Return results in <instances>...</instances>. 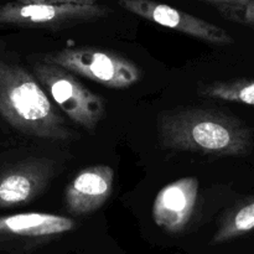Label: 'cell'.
I'll list each match as a JSON object with an SVG mask.
<instances>
[{
  "instance_id": "cell-10",
  "label": "cell",
  "mask_w": 254,
  "mask_h": 254,
  "mask_svg": "<svg viewBox=\"0 0 254 254\" xmlns=\"http://www.w3.org/2000/svg\"><path fill=\"white\" fill-rule=\"evenodd\" d=\"M74 221L61 215L25 212L0 216V246L15 242L45 241L71 232Z\"/></svg>"
},
{
  "instance_id": "cell-4",
  "label": "cell",
  "mask_w": 254,
  "mask_h": 254,
  "mask_svg": "<svg viewBox=\"0 0 254 254\" xmlns=\"http://www.w3.org/2000/svg\"><path fill=\"white\" fill-rule=\"evenodd\" d=\"M42 60L113 89L129 88L141 78L140 68L130 60L94 47H66Z\"/></svg>"
},
{
  "instance_id": "cell-6",
  "label": "cell",
  "mask_w": 254,
  "mask_h": 254,
  "mask_svg": "<svg viewBox=\"0 0 254 254\" xmlns=\"http://www.w3.org/2000/svg\"><path fill=\"white\" fill-rule=\"evenodd\" d=\"M127 11L207 44L226 46L233 37L223 27L154 0H116Z\"/></svg>"
},
{
  "instance_id": "cell-2",
  "label": "cell",
  "mask_w": 254,
  "mask_h": 254,
  "mask_svg": "<svg viewBox=\"0 0 254 254\" xmlns=\"http://www.w3.org/2000/svg\"><path fill=\"white\" fill-rule=\"evenodd\" d=\"M0 116L26 135L50 140L73 136L34 74L17 64L0 62Z\"/></svg>"
},
{
  "instance_id": "cell-5",
  "label": "cell",
  "mask_w": 254,
  "mask_h": 254,
  "mask_svg": "<svg viewBox=\"0 0 254 254\" xmlns=\"http://www.w3.org/2000/svg\"><path fill=\"white\" fill-rule=\"evenodd\" d=\"M111 12L108 6L99 2L91 5H51L9 1L0 6V24L60 29L103 19Z\"/></svg>"
},
{
  "instance_id": "cell-14",
  "label": "cell",
  "mask_w": 254,
  "mask_h": 254,
  "mask_svg": "<svg viewBox=\"0 0 254 254\" xmlns=\"http://www.w3.org/2000/svg\"><path fill=\"white\" fill-rule=\"evenodd\" d=\"M20 4H51V5H91L97 0H14Z\"/></svg>"
},
{
  "instance_id": "cell-13",
  "label": "cell",
  "mask_w": 254,
  "mask_h": 254,
  "mask_svg": "<svg viewBox=\"0 0 254 254\" xmlns=\"http://www.w3.org/2000/svg\"><path fill=\"white\" fill-rule=\"evenodd\" d=\"M216 9L223 19L254 30V0H241Z\"/></svg>"
},
{
  "instance_id": "cell-8",
  "label": "cell",
  "mask_w": 254,
  "mask_h": 254,
  "mask_svg": "<svg viewBox=\"0 0 254 254\" xmlns=\"http://www.w3.org/2000/svg\"><path fill=\"white\" fill-rule=\"evenodd\" d=\"M200 184L196 178H183L164 186L153 205V220L170 233L183 232L192 218Z\"/></svg>"
},
{
  "instance_id": "cell-12",
  "label": "cell",
  "mask_w": 254,
  "mask_h": 254,
  "mask_svg": "<svg viewBox=\"0 0 254 254\" xmlns=\"http://www.w3.org/2000/svg\"><path fill=\"white\" fill-rule=\"evenodd\" d=\"M200 93L217 101L254 106V79L240 78L213 82L201 87Z\"/></svg>"
},
{
  "instance_id": "cell-3",
  "label": "cell",
  "mask_w": 254,
  "mask_h": 254,
  "mask_svg": "<svg viewBox=\"0 0 254 254\" xmlns=\"http://www.w3.org/2000/svg\"><path fill=\"white\" fill-rule=\"evenodd\" d=\"M34 76L72 122L87 130L96 129L106 111L101 97L89 91L73 73L45 60L34 64Z\"/></svg>"
},
{
  "instance_id": "cell-7",
  "label": "cell",
  "mask_w": 254,
  "mask_h": 254,
  "mask_svg": "<svg viewBox=\"0 0 254 254\" xmlns=\"http://www.w3.org/2000/svg\"><path fill=\"white\" fill-rule=\"evenodd\" d=\"M54 171L49 160H25L0 171V208L25 206L46 189Z\"/></svg>"
},
{
  "instance_id": "cell-9",
  "label": "cell",
  "mask_w": 254,
  "mask_h": 254,
  "mask_svg": "<svg viewBox=\"0 0 254 254\" xmlns=\"http://www.w3.org/2000/svg\"><path fill=\"white\" fill-rule=\"evenodd\" d=\"M114 170L108 165H93L76 174L64 190V203L72 215H88L108 201L113 190Z\"/></svg>"
},
{
  "instance_id": "cell-11",
  "label": "cell",
  "mask_w": 254,
  "mask_h": 254,
  "mask_svg": "<svg viewBox=\"0 0 254 254\" xmlns=\"http://www.w3.org/2000/svg\"><path fill=\"white\" fill-rule=\"evenodd\" d=\"M254 231V195L238 201L223 215L220 227L213 235L212 245H222L245 237Z\"/></svg>"
},
{
  "instance_id": "cell-15",
  "label": "cell",
  "mask_w": 254,
  "mask_h": 254,
  "mask_svg": "<svg viewBox=\"0 0 254 254\" xmlns=\"http://www.w3.org/2000/svg\"><path fill=\"white\" fill-rule=\"evenodd\" d=\"M198 1L207 2V4L213 5V6H215V7H218V6H222V5L235 4V2L241 1V0H198Z\"/></svg>"
},
{
  "instance_id": "cell-1",
  "label": "cell",
  "mask_w": 254,
  "mask_h": 254,
  "mask_svg": "<svg viewBox=\"0 0 254 254\" xmlns=\"http://www.w3.org/2000/svg\"><path fill=\"white\" fill-rule=\"evenodd\" d=\"M159 136L164 148L203 155L245 156L254 146L252 129L232 114L208 108H186L163 114Z\"/></svg>"
}]
</instances>
